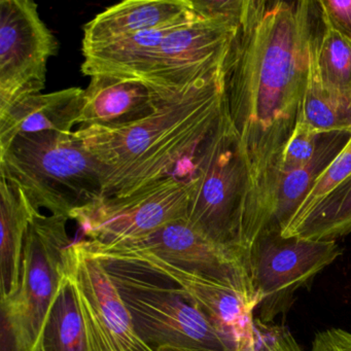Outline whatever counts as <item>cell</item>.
<instances>
[{"label": "cell", "mask_w": 351, "mask_h": 351, "mask_svg": "<svg viewBox=\"0 0 351 351\" xmlns=\"http://www.w3.org/2000/svg\"><path fill=\"white\" fill-rule=\"evenodd\" d=\"M315 3L245 0L223 63L226 110L252 174L247 252L268 225L283 153L301 121Z\"/></svg>", "instance_id": "obj_1"}, {"label": "cell", "mask_w": 351, "mask_h": 351, "mask_svg": "<svg viewBox=\"0 0 351 351\" xmlns=\"http://www.w3.org/2000/svg\"><path fill=\"white\" fill-rule=\"evenodd\" d=\"M223 108V69L164 100L155 114L116 130L77 129V138L96 160L104 198L127 196L193 163Z\"/></svg>", "instance_id": "obj_2"}, {"label": "cell", "mask_w": 351, "mask_h": 351, "mask_svg": "<svg viewBox=\"0 0 351 351\" xmlns=\"http://www.w3.org/2000/svg\"><path fill=\"white\" fill-rule=\"evenodd\" d=\"M106 267L141 338L154 351H233L190 295L159 271L82 240Z\"/></svg>", "instance_id": "obj_3"}, {"label": "cell", "mask_w": 351, "mask_h": 351, "mask_svg": "<svg viewBox=\"0 0 351 351\" xmlns=\"http://www.w3.org/2000/svg\"><path fill=\"white\" fill-rule=\"evenodd\" d=\"M0 174L23 191L36 210L69 219L104 199L99 165L73 133L19 135L0 151Z\"/></svg>", "instance_id": "obj_4"}, {"label": "cell", "mask_w": 351, "mask_h": 351, "mask_svg": "<svg viewBox=\"0 0 351 351\" xmlns=\"http://www.w3.org/2000/svg\"><path fill=\"white\" fill-rule=\"evenodd\" d=\"M186 180L191 225L247 264L242 238L252 199V174L225 101L219 122L195 154Z\"/></svg>", "instance_id": "obj_5"}, {"label": "cell", "mask_w": 351, "mask_h": 351, "mask_svg": "<svg viewBox=\"0 0 351 351\" xmlns=\"http://www.w3.org/2000/svg\"><path fill=\"white\" fill-rule=\"evenodd\" d=\"M69 217L36 213L28 228L22 258L21 285L11 299L0 301L36 351L51 305L64 273V252L71 242Z\"/></svg>", "instance_id": "obj_6"}, {"label": "cell", "mask_w": 351, "mask_h": 351, "mask_svg": "<svg viewBox=\"0 0 351 351\" xmlns=\"http://www.w3.org/2000/svg\"><path fill=\"white\" fill-rule=\"evenodd\" d=\"M341 254L336 240L285 238L276 230H264L252 244L247 258L250 280L260 299L261 322H272L287 308L295 291Z\"/></svg>", "instance_id": "obj_7"}, {"label": "cell", "mask_w": 351, "mask_h": 351, "mask_svg": "<svg viewBox=\"0 0 351 351\" xmlns=\"http://www.w3.org/2000/svg\"><path fill=\"white\" fill-rule=\"evenodd\" d=\"M188 180L169 176L127 196L104 198L71 215L89 240L104 244L138 239L188 217Z\"/></svg>", "instance_id": "obj_8"}, {"label": "cell", "mask_w": 351, "mask_h": 351, "mask_svg": "<svg viewBox=\"0 0 351 351\" xmlns=\"http://www.w3.org/2000/svg\"><path fill=\"white\" fill-rule=\"evenodd\" d=\"M58 51L36 3L0 1V112L45 89L47 65Z\"/></svg>", "instance_id": "obj_9"}, {"label": "cell", "mask_w": 351, "mask_h": 351, "mask_svg": "<svg viewBox=\"0 0 351 351\" xmlns=\"http://www.w3.org/2000/svg\"><path fill=\"white\" fill-rule=\"evenodd\" d=\"M64 264L77 289L92 351H154L136 332L110 273L82 241L65 250Z\"/></svg>", "instance_id": "obj_10"}, {"label": "cell", "mask_w": 351, "mask_h": 351, "mask_svg": "<svg viewBox=\"0 0 351 351\" xmlns=\"http://www.w3.org/2000/svg\"><path fill=\"white\" fill-rule=\"evenodd\" d=\"M237 25L197 18L168 34L149 55L141 80L174 95L223 69Z\"/></svg>", "instance_id": "obj_11"}, {"label": "cell", "mask_w": 351, "mask_h": 351, "mask_svg": "<svg viewBox=\"0 0 351 351\" xmlns=\"http://www.w3.org/2000/svg\"><path fill=\"white\" fill-rule=\"evenodd\" d=\"M147 263L192 297L233 351H256L254 311L260 299L252 283L180 268L153 254Z\"/></svg>", "instance_id": "obj_12"}, {"label": "cell", "mask_w": 351, "mask_h": 351, "mask_svg": "<svg viewBox=\"0 0 351 351\" xmlns=\"http://www.w3.org/2000/svg\"><path fill=\"white\" fill-rule=\"evenodd\" d=\"M108 245L149 252L180 268L252 283L245 260L211 241L191 225L188 217L171 221L145 237Z\"/></svg>", "instance_id": "obj_13"}, {"label": "cell", "mask_w": 351, "mask_h": 351, "mask_svg": "<svg viewBox=\"0 0 351 351\" xmlns=\"http://www.w3.org/2000/svg\"><path fill=\"white\" fill-rule=\"evenodd\" d=\"M170 96L136 77L93 75L84 90L77 129L116 130L131 126L155 114Z\"/></svg>", "instance_id": "obj_14"}, {"label": "cell", "mask_w": 351, "mask_h": 351, "mask_svg": "<svg viewBox=\"0 0 351 351\" xmlns=\"http://www.w3.org/2000/svg\"><path fill=\"white\" fill-rule=\"evenodd\" d=\"M195 16L191 0H127L97 14L84 26L82 50Z\"/></svg>", "instance_id": "obj_15"}, {"label": "cell", "mask_w": 351, "mask_h": 351, "mask_svg": "<svg viewBox=\"0 0 351 351\" xmlns=\"http://www.w3.org/2000/svg\"><path fill=\"white\" fill-rule=\"evenodd\" d=\"M84 90L73 87L52 93L36 94L0 112V151L23 134L59 132L73 134L77 125Z\"/></svg>", "instance_id": "obj_16"}, {"label": "cell", "mask_w": 351, "mask_h": 351, "mask_svg": "<svg viewBox=\"0 0 351 351\" xmlns=\"http://www.w3.org/2000/svg\"><path fill=\"white\" fill-rule=\"evenodd\" d=\"M36 210L19 186L0 182V301L11 299L21 285L22 258Z\"/></svg>", "instance_id": "obj_17"}, {"label": "cell", "mask_w": 351, "mask_h": 351, "mask_svg": "<svg viewBox=\"0 0 351 351\" xmlns=\"http://www.w3.org/2000/svg\"><path fill=\"white\" fill-rule=\"evenodd\" d=\"M351 138V130L320 133L317 149L311 161L301 169L281 176L275 191L270 219L266 229L282 233L304 202L318 178Z\"/></svg>", "instance_id": "obj_18"}, {"label": "cell", "mask_w": 351, "mask_h": 351, "mask_svg": "<svg viewBox=\"0 0 351 351\" xmlns=\"http://www.w3.org/2000/svg\"><path fill=\"white\" fill-rule=\"evenodd\" d=\"M310 47L322 89L335 101L351 106V40L324 21L317 1Z\"/></svg>", "instance_id": "obj_19"}, {"label": "cell", "mask_w": 351, "mask_h": 351, "mask_svg": "<svg viewBox=\"0 0 351 351\" xmlns=\"http://www.w3.org/2000/svg\"><path fill=\"white\" fill-rule=\"evenodd\" d=\"M36 351H92L77 289L65 264Z\"/></svg>", "instance_id": "obj_20"}, {"label": "cell", "mask_w": 351, "mask_h": 351, "mask_svg": "<svg viewBox=\"0 0 351 351\" xmlns=\"http://www.w3.org/2000/svg\"><path fill=\"white\" fill-rule=\"evenodd\" d=\"M351 233V174L320 199L305 215L291 221L281 235L330 241Z\"/></svg>", "instance_id": "obj_21"}, {"label": "cell", "mask_w": 351, "mask_h": 351, "mask_svg": "<svg viewBox=\"0 0 351 351\" xmlns=\"http://www.w3.org/2000/svg\"><path fill=\"white\" fill-rule=\"evenodd\" d=\"M309 56V77L304 98L302 122L309 125L318 133L351 130V106L335 101L324 92L318 77L311 47Z\"/></svg>", "instance_id": "obj_22"}, {"label": "cell", "mask_w": 351, "mask_h": 351, "mask_svg": "<svg viewBox=\"0 0 351 351\" xmlns=\"http://www.w3.org/2000/svg\"><path fill=\"white\" fill-rule=\"evenodd\" d=\"M351 174V138L344 149L335 158L328 169L322 174L315 186L312 189L307 198L300 205L295 215L289 223L305 215L320 199L324 198L328 193L334 190L339 184Z\"/></svg>", "instance_id": "obj_23"}, {"label": "cell", "mask_w": 351, "mask_h": 351, "mask_svg": "<svg viewBox=\"0 0 351 351\" xmlns=\"http://www.w3.org/2000/svg\"><path fill=\"white\" fill-rule=\"evenodd\" d=\"M319 135L320 133L316 132L309 125L300 121L283 153L279 178L305 167L311 161L317 149Z\"/></svg>", "instance_id": "obj_24"}, {"label": "cell", "mask_w": 351, "mask_h": 351, "mask_svg": "<svg viewBox=\"0 0 351 351\" xmlns=\"http://www.w3.org/2000/svg\"><path fill=\"white\" fill-rule=\"evenodd\" d=\"M197 16L206 20L229 22L238 25L245 7V0H191Z\"/></svg>", "instance_id": "obj_25"}, {"label": "cell", "mask_w": 351, "mask_h": 351, "mask_svg": "<svg viewBox=\"0 0 351 351\" xmlns=\"http://www.w3.org/2000/svg\"><path fill=\"white\" fill-rule=\"evenodd\" d=\"M256 351H303L285 326H270L256 319Z\"/></svg>", "instance_id": "obj_26"}, {"label": "cell", "mask_w": 351, "mask_h": 351, "mask_svg": "<svg viewBox=\"0 0 351 351\" xmlns=\"http://www.w3.org/2000/svg\"><path fill=\"white\" fill-rule=\"evenodd\" d=\"M317 3L324 21L351 40V0H322Z\"/></svg>", "instance_id": "obj_27"}, {"label": "cell", "mask_w": 351, "mask_h": 351, "mask_svg": "<svg viewBox=\"0 0 351 351\" xmlns=\"http://www.w3.org/2000/svg\"><path fill=\"white\" fill-rule=\"evenodd\" d=\"M309 351H351V332L339 328L317 332Z\"/></svg>", "instance_id": "obj_28"}, {"label": "cell", "mask_w": 351, "mask_h": 351, "mask_svg": "<svg viewBox=\"0 0 351 351\" xmlns=\"http://www.w3.org/2000/svg\"><path fill=\"white\" fill-rule=\"evenodd\" d=\"M159 351H184V350H180V349H162V350Z\"/></svg>", "instance_id": "obj_29"}]
</instances>
